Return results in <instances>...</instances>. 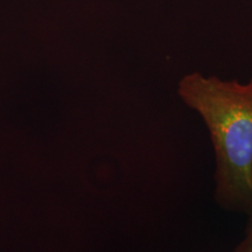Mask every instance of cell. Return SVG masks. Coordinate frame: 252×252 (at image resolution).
Returning <instances> with one entry per match:
<instances>
[{"mask_svg":"<svg viewBox=\"0 0 252 252\" xmlns=\"http://www.w3.org/2000/svg\"><path fill=\"white\" fill-rule=\"evenodd\" d=\"M178 94L203 119L215 153L214 198L222 209H252V78L223 81L200 72L185 75Z\"/></svg>","mask_w":252,"mask_h":252,"instance_id":"cell-1","label":"cell"},{"mask_svg":"<svg viewBox=\"0 0 252 252\" xmlns=\"http://www.w3.org/2000/svg\"><path fill=\"white\" fill-rule=\"evenodd\" d=\"M248 223L243 241L235 249V252H252V209L248 214Z\"/></svg>","mask_w":252,"mask_h":252,"instance_id":"cell-2","label":"cell"}]
</instances>
